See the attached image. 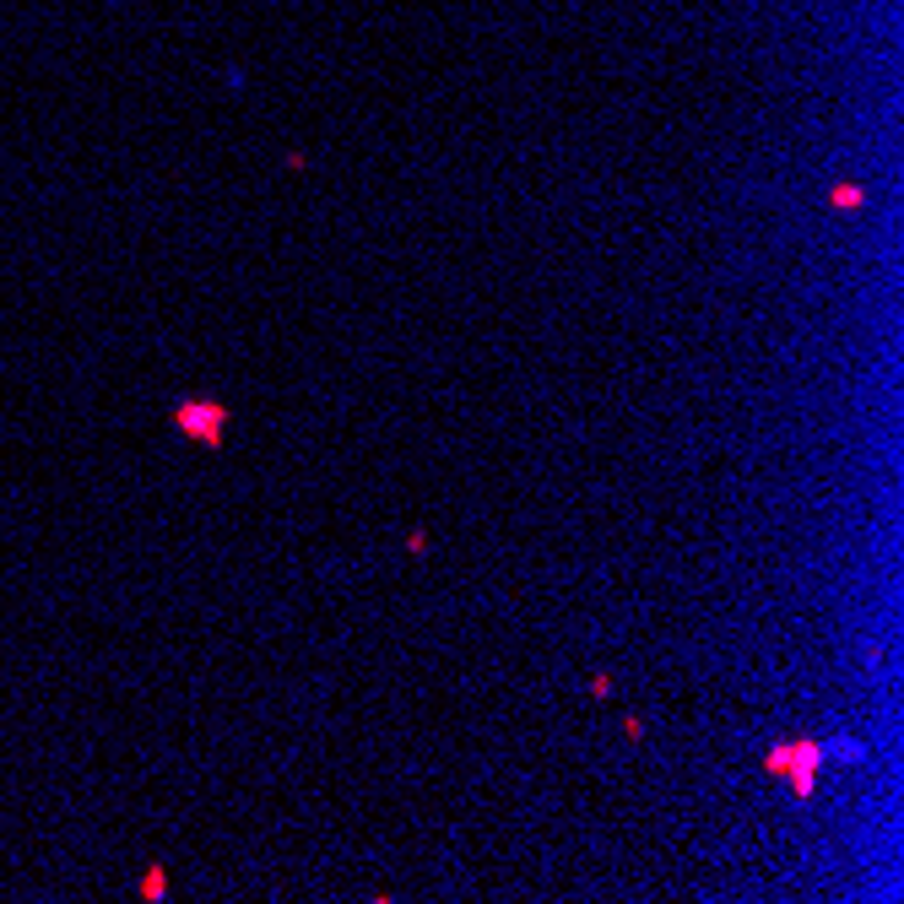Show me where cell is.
<instances>
[{"mask_svg":"<svg viewBox=\"0 0 904 904\" xmlns=\"http://www.w3.org/2000/svg\"><path fill=\"white\" fill-rule=\"evenodd\" d=\"M141 900H163V872H147V883H141Z\"/></svg>","mask_w":904,"mask_h":904,"instance_id":"cell-4","label":"cell"},{"mask_svg":"<svg viewBox=\"0 0 904 904\" xmlns=\"http://www.w3.org/2000/svg\"><path fill=\"white\" fill-rule=\"evenodd\" d=\"M228 417H234V411L222 407V401H206V396H190V401H173V411H168V423H173V434H185V439H196L201 450H222V439H228Z\"/></svg>","mask_w":904,"mask_h":904,"instance_id":"cell-2","label":"cell"},{"mask_svg":"<svg viewBox=\"0 0 904 904\" xmlns=\"http://www.w3.org/2000/svg\"><path fill=\"white\" fill-rule=\"evenodd\" d=\"M823 764H828V742H813V737L775 742V747L764 753V775H769V781H791L796 796H813V791H818Z\"/></svg>","mask_w":904,"mask_h":904,"instance_id":"cell-1","label":"cell"},{"mask_svg":"<svg viewBox=\"0 0 904 904\" xmlns=\"http://www.w3.org/2000/svg\"><path fill=\"white\" fill-rule=\"evenodd\" d=\"M862 201H866V196L856 190V185H840V190H834V206H840V211H856Z\"/></svg>","mask_w":904,"mask_h":904,"instance_id":"cell-3","label":"cell"}]
</instances>
